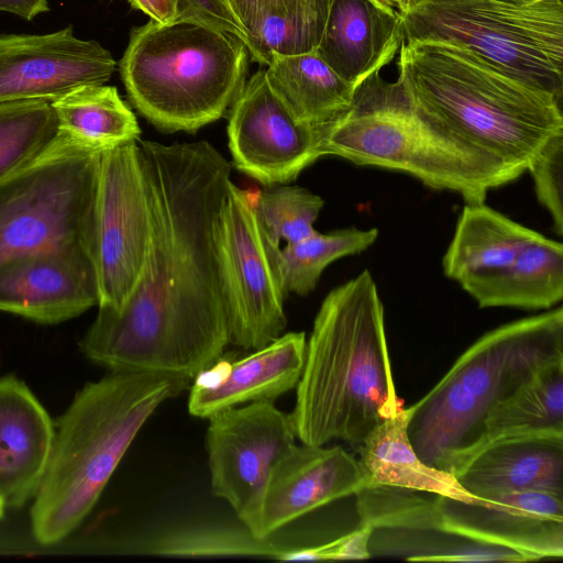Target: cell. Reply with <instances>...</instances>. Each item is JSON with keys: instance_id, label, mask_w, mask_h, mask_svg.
I'll return each instance as SVG.
<instances>
[{"instance_id": "cell-3", "label": "cell", "mask_w": 563, "mask_h": 563, "mask_svg": "<svg viewBox=\"0 0 563 563\" xmlns=\"http://www.w3.org/2000/svg\"><path fill=\"white\" fill-rule=\"evenodd\" d=\"M398 79L409 104L517 177L563 132L562 101L450 44L402 42Z\"/></svg>"}, {"instance_id": "cell-13", "label": "cell", "mask_w": 563, "mask_h": 563, "mask_svg": "<svg viewBox=\"0 0 563 563\" xmlns=\"http://www.w3.org/2000/svg\"><path fill=\"white\" fill-rule=\"evenodd\" d=\"M228 139L235 168L265 186L290 183L321 157L319 124L298 120L265 70L246 79L232 102Z\"/></svg>"}, {"instance_id": "cell-22", "label": "cell", "mask_w": 563, "mask_h": 563, "mask_svg": "<svg viewBox=\"0 0 563 563\" xmlns=\"http://www.w3.org/2000/svg\"><path fill=\"white\" fill-rule=\"evenodd\" d=\"M461 286L481 308H551L563 298V245L541 235L510 264Z\"/></svg>"}, {"instance_id": "cell-25", "label": "cell", "mask_w": 563, "mask_h": 563, "mask_svg": "<svg viewBox=\"0 0 563 563\" xmlns=\"http://www.w3.org/2000/svg\"><path fill=\"white\" fill-rule=\"evenodd\" d=\"M404 406L377 424L358 445L360 465L367 485L424 490L461 500L478 499L466 493L448 472L428 466L413 450Z\"/></svg>"}, {"instance_id": "cell-4", "label": "cell", "mask_w": 563, "mask_h": 563, "mask_svg": "<svg viewBox=\"0 0 563 563\" xmlns=\"http://www.w3.org/2000/svg\"><path fill=\"white\" fill-rule=\"evenodd\" d=\"M190 380L157 373L111 372L86 384L54 426L48 462L33 497L34 539L51 545L90 514L135 437Z\"/></svg>"}, {"instance_id": "cell-19", "label": "cell", "mask_w": 563, "mask_h": 563, "mask_svg": "<svg viewBox=\"0 0 563 563\" xmlns=\"http://www.w3.org/2000/svg\"><path fill=\"white\" fill-rule=\"evenodd\" d=\"M402 42V18L396 10L376 0H332L316 51L357 88L390 63Z\"/></svg>"}, {"instance_id": "cell-12", "label": "cell", "mask_w": 563, "mask_h": 563, "mask_svg": "<svg viewBox=\"0 0 563 563\" xmlns=\"http://www.w3.org/2000/svg\"><path fill=\"white\" fill-rule=\"evenodd\" d=\"M206 449L212 494L225 499L253 533L269 472L295 444L289 415L253 401L208 418Z\"/></svg>"}, {"instance_id": "cell-2", "label": "cell", "mask_w": 563, "mask_h": 563, "mask_svg": "<svg viewBox=\"0 0 563 563\" xmlns=\"http://www.w3.org/2000/svg\"><path fill=\"white\" fill-rule=\"evenodd\" d=\"M289 415L301 443L360 445L402 407L393 380L384 308L369 271L323 299L306 344Z\"/></svg>"}, {"instance_id": "cell-18", "label": "cell", "mask_w": 563, "mask_h": 563, "mask_svg": "<svg viewBox=\"0 0 563 563\" xmlns=\"http://www.w3.org/2000/svg\"><path fill=\"white\" fill-rule=\"evenodd\" d=\"M305 332H288L232 362L219 358L190 386L188 411L208 419L245 402H273L296 388L305 363Z\"/></svg>"}, {"instance_id": "cell-6", "label": "cell", "mask_w": 563, "mask_h": 563, "mask_svg": "<svg viewBox=\"0 0 563 563\" xmlns=\"http://www.w3.org/2000/svg\"><path fill=\"white\" fill-rule=\"evenodd\" d=\"M321 156L376 166L419 179L437 190L484 202L488 190L518 178L470 143L413 109L397 81L369 76L351 106L319 124Z\"/></svg>"}, {"instance_id": "cell-33", "label": "cell", "mask_w": 563, "mask_h": 563, "mask_svg": "<svg viewBox=\"0 0 563 563\" xmlns=\"http://www.w3.org/2000/svg\"><path fill=\"white\" fill-rule=\"evenodd\" d=\"M324 201L299 186L274 185L260 191L252 206L267 240L279 246L284 240L295 243L311 235Z\"/></svg>"}, {"instance_id": "cell-21", "label": "cell", "mask_w": 563, "mask_h": 563, "mask_svg": "<svg viewBox=\"0 0 563 563\" xmlns=\"http://www.w3.org/2000/svg\"><path fill=\"white\" fill-rule=\"evenodd\" d=\"M470 495L541 490L563 495V437L530 435L494 441L454 474Z\"/></svg>"}, {"instance_id": "cell-11", "label": "cell", "mask_w": 563, "mask_h": 563, "mask_svg": "<svg viewBox=\"0 0 563 563\" xmlns=\"http://www.w3.org/2000/svg\"><path fill=\"white\" fill-rule=\"evenodd\" d=\"M151 212L137 142L100 153L88 251L98 308L117 310L134 289L148 252Z\"/></svg>"}, {"instance_id": "cell-34", "label": "cell", "mask_w": 563, "mask_h": 563, "mask_svg": "<svg viewBox=\"0 0 563 563\" xmlns=\"http://www.w3.org/2000/svg\"><path fill=\"white\" fill-rule=\"evenodd\" d=\"M539 202L549 211L554 229L563 233V132L550 139L530 163Z\"/></svg>"}, {"instance_id": "cell-10", "label": "cell", "mask_w": 563, "mask_h": 563, "mask_svg": "<svg viewBox=\"0 0 563 563\" xmlns=\"http://www.w3.org/2000/svg\"><path fill=\"white\" fill-rule=\"evenodd\" d=\"M213 242L230 342L260 349L282 335L287 324L280 247L267 240L252 199L232 180L213 224Z\"/></svg>"}, {"instance_id": "cell-32", "label": "cell", "mask_w": 563, "mask_h": 563, "mask_svg": "<svg viewBox=\"0 0 563 563\" xmlns=\"http://www.w3.org/2000/svg\"><path fill=\"white\" fill-rule=\"evenodd\" d=\"M58 133L51 102L0 103V179L36 157Z\"/></svg>"}, {"instance_id": "cell-20", "label": "cell", "mask_w": 563, "mask_h": 563, "mask_svg": "<svg viewBox=\"0 0 563 563\" xmlns=\"http://www.w3.org/2000/svg\"><path fill=\"white\" fill-rule=\"evenodd\" d=\"M54 424L34 394L12 375L0 377V497L20 508L43 478Z\"/></svg>"}, {"instance_id": "cell-39", "label": "cell", "mask_w": 563, "mask_h": 563, "mask_svg": "<svg viewBox=\"0 0 563 563\" xmlns=\"http://www.w3.org/2000/svg\"><path fill=\"white\" fill-rule=\"evenodd\" d=\"M380 4L394 9L399 12L400 15L406 14L422 4L428 0H376Z\"/></svg>"}, {"instance_id": "cell-31", "label": "cell", "mask_w": 563, "mask_h": 563, "mask_svg": "<svg viewBox=\"0 0 563 563\" xmlns=\"http://www.w3.org/2000/svg\"><path fill=\"white\" fill-rule=\"evenodd\" d=\"M378 230L347 228L330 233L314 231L278 253V265L286 292L306 296L314 289L324 268L332 262L361 253L377 239Z\"/></svg>"}, {"instance_id": "cell-37", "label": "cell", "mask_w": 563, "mask_h": 563, "mask_svg": "<svg viewBox=\"0 0 563 563\" xmlns=\"http://www.w3.org/2000/svg\"><path fill=\"white\" fill-rule=\"evenodd\" d=\"M136 10L142 11L151 20L164 23L177 18V9L173 0H128Z\"/></svg>"}, {"instance_id": "cell-24", "label": "cell", "mask_w": 563, "mask_h": 563, "mask_svg": "<svg viewBox=\"0 0 563 563\" xmlns=\"http://www.w3.org/2000/svg\"><path fill=\"white\" fill-rule=\"evenodd\" d=\"M246 32L245 47L266 66L274 55L316 51L332 0H232Z\"/></svg>"}, {"instance_id": "cell-27", "label": "cell", "mask_w": 563, "mask_h": 563, "mask_svg": "<svg viewBox=\"0 0 563 563\" xmlns=\"http://www.w3.org/2000/svg\"><path fill=\"white\" fill-rule=\"evenodd\" d=\"M530 435L563 437V355L541 366L492 410L476 452L497 440Z\"/></svg>"}, {"instance_id": "cell-26", "label": "cell", "mask_w": 563, "mask_h": 563, "mask_svg": "<svg viewBox=\"0 0 563 563\" xmlns=\"http://www.w3.org/2000/svg\"><path fill=\"white\" fill-rule=\"evenodd\" d=\"M265 74L272 89L294 115L309 124H322L342 113L351 106L356 89L317 51L274 55Z\"/></svg>"}, {"instance_id": "cell-23", "label": "cell", "mask_w": 563, "mask_h": 563, "mask_svg": "<svg viewBox=\"0 0 563 563\" xmlns=\"http://www.w3.org/2000/svg\"><path fill=\"white\" fill-rule=\"evenodd\" d=\"M541 235L484 202L466 203L443 256V272L461 285L510 264Z\"/></svg>"}, {"instance_id": "cell-29", "label": "cell", "mask_w": 563, "mask_h": 563, "mask_svg": "<svg viewBox=\"0 0 563 563\" xmlns=\"http://www.w3.org/2000/svg\"><path fill=\"white\" fill-rule=\"evenodd\" d=\"M290 549L255 537L244 525H190L143 538L133 552L179 558H266L282 560Z\"/></svg>"}, {"instance_id": "cell-28", "label": "cell", "mask_w": 563, "mask_h": 563, "mask_svg": "<svg viewBox=\"0 0 563 563\" xmlns=\"http://www.w3.org/2000/svg\"><path fill=\"white\" fill-rule=\"evenodd\" d=\"M51 107L58 133L99 153L140 139L136 117L113 86H81Z\"/></svg>"}, {"instance_id": "cell-35", "label": "cell", "mask_w": 563, "mask_h": 563, "mask_svg": "<svg viewBox=\"0 0 563 563\" xmlns=\"http://www.w3.org/2000/svg\"><path fill=\"white\" fill-rule=\"evenodd\" d=\"M372 530L369 527L358 525L357 529L328 543L312 548L290 549L283 556V561L368 559Z\"/></svg>"}, {"instance_id": "cell-15", "label": "cell", "mask_w": 563, "mask_h": 563, "mask_svg": "<svg viewBox=\"0 0 563 563\" xmlns=\"http://www.w3.org/2000/svg\"><path fill=\"white\" fill-rule=\"evenodd\" d=\"M111 53L73 26L47 34L0 35V103L52 102L87 85H104L115 70Z\"/></svg>"}, {"instance_id": "cell-30", "label": "cell", "mask_w": 563, "mask_h": 563, "mask_svg": "<svg viewBox=\"0 0 563 563\" xmlns=\"http://www.w3.org/2000/svg\"><path fill=\"white\" fill-rule=\"evenodd\" d=\"M368 551L372 556H397L410 561H529L511 549L478 542L438 529L375 528Z\"/></svg>"}, {"instance_id": "cell-36", "label": "cell", "mask_w": 563, "mask_h": 563, "mask_svg": "<svg viewBox=\"0 0 563 563\" xmlns=\"http://www.w3.org/2000/svg\"><path fill=\"white\" fill-rule=\"evenodd\" d=\"M177 18H188L229 32L246 43V32L232 0H173Z\"/></svg>"}, {"instance_id": "cell-9", "label": "cell", "mask_w": 563, "mask_h": 563, "mask_svg": "<svg viewBox=\"0 0 563 563\" xmlns=\"http://www.w3.org/2000/svg\"><path fill=\"white\" fill-rule=\"evenodd\" d=\"M99 158V152L57 133L36 157L0 179V265L40 250L88 249Z\"/></svg>"}, {"instance_id": "cell-17", "label": "cell", "mask_w": 563, "mask_h": 563, "mask_svg": "<svg viewBox=\"0 0 563 563\" xmlns=\"http://www.w3.org/2000/svg\"><path fill=\"white\" fill-rule=\"evenodd\" d=\"M367 485L357 459L341 446L296 443L273 465L253 534L269 538L317 508Z\"/></svg>"}, {"instance_id": "cell-7", "label": "cell", "mask_w": 563, "mask_h": 563, "mask_svg": "<svg viewBox=\"0 0 563 563\" xmlns=\"http://www.w3.org/2000/svg\"><path fill=\"white\" fill-rule=\"evenodd\" d=\"M247 55L239 37L203 22L150 19L131 32L119 69L131 103L156 129L195 132L230 109Z\"/></svg>"}, {"instance_id": "cell-5", "label": "cell", "mask_w": 563, "mask_h": 563, "mask_svg": "<svg viewBox=\"0 0 563 563\" xmlns=\"http://www.w3.org/2000/svg\"><path fill=\"white\" fill-rule=\"evenodd\" d=\"M559 355L561 307L482 335L407 407V433L419 459L453 475L478 450L492 410Z\"/></svg>"}, {"instance_id": "cell-16", "label": "cell", "mask_w": 563, "mask_h": 563, "mask_svg": "<svg viewBox=\"0 0 563 563\" xmlns=\"http://www.w3.org/2000/svg\"><path fill=\"white\" fill-rule=\"evenodd\" d=\"M98 301L96 272L85 245L40 250L0 265V311L55 324Z\"/></svg>"}, {"instance_id": "cell-1", "label": "cell", "mask_w": 563, "mask_h": 563, "mask_svg": "<svg viewBox=\"0 0 563 563\" xmlns=\"http://www.w3.org/2000/svg\"><path fill=\"white\" fill-rule=\"evenodd\" d=\"M139 146L151 212L146 260L123 306L98 308L79 346L111 372L194 382L230 343L213 224L231 165L207 141Z\"/></svg>"}, {"instance_id": "cell-38", "label": "cell", "mask_w": 563, "mask_h": 563, "mask_svg": "<svg viewBox=\"0 0 563 563\" xmlns=\"http://www.w3.org/2000/svg\"><path fill=\"white\" fill-rule=\"evenodd\" d=\"M47 10V0H0V11L13 13L25 20H32Z\"/></svg>"}, {"instance_id": "cell-14", "label": "cell", "mask_w": 563, "mask_h": 563, "mask_svg": "<svg viewBox=\"0 0 563 563\" xmlns=\"http://www.w3.org/2000/svg\"><path fill=\"white\" fill-rule=\"evenodd\" d=\"M434 528L517 551L529 561L562 559L563 495L517 492L461 500L434 495Z\"/></svg>"}, {"instance_id": "cell-40", "label": "cell", "mask_w": 563, "mask_h": 563, "mask_svg": "<svg viewBox=\"0 0 563 563\" xmlns=\"http://www.w3.org/2000/svg\"><path fill=\"white\" fill-rule=\"evenodd\" d=\"M5 504L4 501L2 500V498L0 497V519H2L3 515H4V510H5Z\"/></svg>"}, {"instance_id": "cell-8", "label": "cell", "mask_w": 563, "mask_h": 563, "mask_svg": "<svg viewBox=\"0 0 563 563\" xmlns=\"http://www.w3.org/2000/svg\"><path fill=\"white\" fill-rule=\"evenodd\" d=\"M404 42L450 44L563 97V0H428L401 15Z\"/></svg>"}]
</instances>
